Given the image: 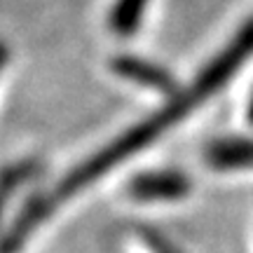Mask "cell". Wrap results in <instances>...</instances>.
<instances>
[{"label":"cell","mask_w":253,"mask_h":253,"mask_svg":"<svg viewBox=\"0 0 253 253\" xmlns=\"http://www.w3.org/2000/svg\"><path fill=\"white\" fill-rule=\"evenodd\" d=\"M251 54H253V19L237 33L235 40L202 71V75L192 82V87H190L188 91H183L181 96L173 99L167 108H162L160 113L150 115V118L143 120V122H138V125L131 126L126 134L120 136L118 141H113V143L106 148L108 160L113 164H120V162H125L129 155L148 148L157 136L164 134L169 126H173L178 120L185 118L190 110L197 108L204 99H209L213 91L220 89V87L242 68V63Z\"/></svg>","instance_id":"6da1fadb"},{"label":"cell","mask_w":253,"mask_h":253,"mask_svg":"<svg viewBox=\"0 0 253 253\" xmlns=\"http://www.w3.org/2000/svg\"><path fill=\"white\" fill-rule=\"evenodd\" d=\"M188 192L190 181L181 171H148L129 183V195L141 202H176Z\"/></svg>","instance_id":"7a4b0ae2"},{"label":"cell","mask_w":253,"mask_h":253,"mask_svg":"<svg viewBox=\"0 0 253 253\" xmlns=\"http://www.w3.org/2000/svg\"><path fill=\"white\" fill-rule=\"evenodd\" d=\"M110 68H113L115 75L136 82L141 87H148V89L164 91V94H171L176 89L173 78L164 71L162 66H155V63L138 59V56H118V59H113Z\"/></svg>","instance_id":"3957f363"},{"label":"cell","mask_w":253,"mask_h":253,"mask_svg":"<svg viewBox=\"0 0 253 253\" xmlns=\"http://www.w3.org/2000/svg\"><path fill=\"white\" fill-rule=\"evenodd\" d=\"M54 207V202L52 197H38L33 199L26 209H24V213L17 218V223L12 225V230L7 232V237L2 239V244H0V253H14L19 246L26 242V237L33 232V227L40 223V220H45L47 213L52 211Z\"/></svg>","instance_id":"277c9868"},{"label":"cell","mask_w":253,"mask_h":253,"mask_svg":"<svg viewBox=\"0 0 253 253\" xmlns=\"http://www.w3.org/2000/svg\"><path fill=\"white\" fill-rule=\"evenodd\" d=\"M207 160L213 169H249L253 167V141L227 138L209 148Z\"/></svg>","instance_id":"5b68a950"},{"label":"cell","mask_w":253,"mask_h":253,"mask_svg":"<svg viewBox=\"0 0 253 253\" xmlns=\"http://www.w3.org/2000/svg\"><path fill=\"white\" fill-rule=\"evenodd\" d=\"M148 7V0H118L110 12V28L118 36H131Z\"/></svg>","instance_id":"8992f818"},{"label":"cell","mask_w":253,"mask_h":253,"mask_svg":"<svg viewBox=\"0 0 253 253\" xmlns=\"http://www.w3.org/2000/svg\"><path fill=\"white\" fill-rule=\"evenodd\" d=\"M5 59H7V49H5V45H0V68L5 66Z\"/></svg>","instance_id":"52a82bcc"},{"label":"cell","mask_w":253,"mask_h":253,"mask_svg":"<svg viewBox=\"0 0 253 253\" xmlns=\"http://www.w3.org/2000/svg\"><path fill=\"white\" fill-rule=\"evenodd\" d=\"M246 115H249V122L253 125V94H251V101H249V113Z\"/></svg>","instance_id":"ba28073f"}]
</instances>
